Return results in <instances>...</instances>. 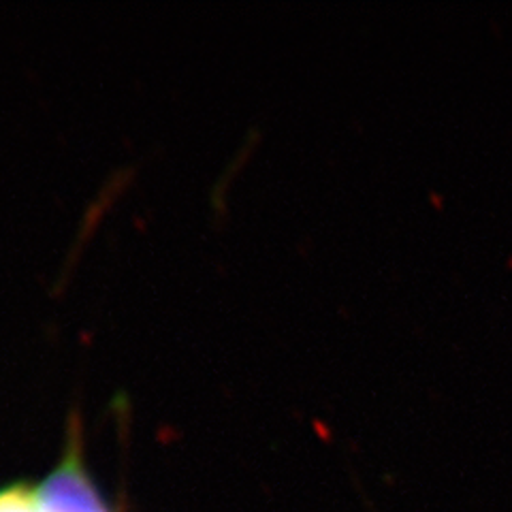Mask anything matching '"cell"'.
<instances>
[{
    "instance_id": "cell-1",
    "label": "cell",
    "mask_w": 512,
    "mask_h": 512,
    "mask_svg": "<svg viewBox=\"0 0 512 512\" xmlns=\"http://www.w3.org/2000/svg\"><path fill=\"white\" fill-rule=\"evenodd\" d=\"M32 491L47 512H109L77 451H69L60 466Z\"/></svg>"
},
{
    "instance_id": "cell-2",
    "label": "cell",
    "mask_w": 512,
    "mask_h": 512,
    "mask_svg": "<svg viewBox=\"0 0 512 512\" xmlns=\"http://www.w3.org/2000/svg\"><path fill=\"white\" fill-rule=\"evenodd\" d=\"M0 512H47L35 498V491L13 487L0 493Z\"/></svg>"
}]
</instances>
